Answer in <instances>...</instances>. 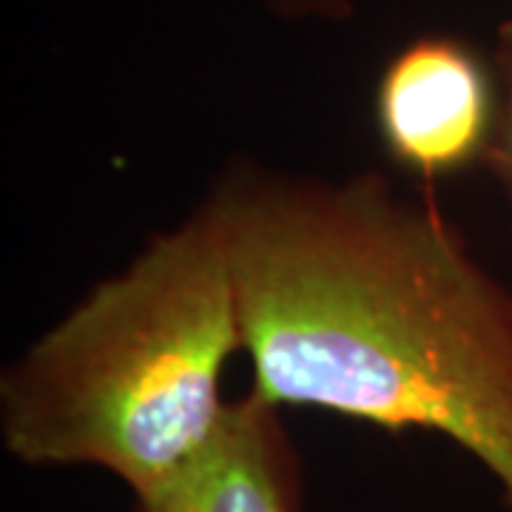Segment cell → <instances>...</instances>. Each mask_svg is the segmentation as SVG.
Returning a JSON list of instances; mask_svg holds the SVG:
<instances>
[{"instance_id":"6da1fadb","label":"cell","mask_w":512,"mask_h":512,"mask_svg":"<svg viewBox=\"0 0 512 512\" xmlns=\"http://www.w3.org/2000/svg\"><path fill=\"white\" fill-rule=\"evenodd\" d=\"M220 225L251 393L387 433H436L512 510V291L433 194L256 160L205 194Z\"/></svg>"},{"instance_id":"7a4b0ae2","label":"cell","mask_w":512,"mask_h":512,"mask_svg":"<svg viewBox=\"0 0 512 512\" xmlns=\"http://www.w3.org/2000/svg\"><path fill=\"white\" fill-rule=\"evenodd\" d=\"M234 356L231 259L200 202L3 367L0 439L26 467H92L143 498L217 436Z\"/></svg>"},{"instance_id":"3957f363","label":"cell","mask_w":512,"mask_h":512,"mask_svg":"<svg viewBox=\"0 0 512 512\" xmlns=\"http://www.w3.org/2000/svg\"><path fill=\"white\" fill-rule=\"evenodd\" d=\"M498 126V69L473 40L410 37L376 77L373 128L384 160L424 188L490 165Z\"/></svg>"},{"instance_id":"277c9868","label":"cell","mask_w":512,"mask_h":512,"mask_svg":"<svg viewBox=\"0 0 512 512\" xmlns=\"http://www.w3.org/2000/svg\"><path fill=\"white\" fill-rule=\"evenodd\" d=\"M285 410L245 393L231 399L217 436L131 512H302L305 473Z\"/></svg>"},{"instance_id":"5b68a950","label":"cell","mask_w":512,"mask_h":512,"mask_svg":"<svg viewBox=\"0 0 512 512\" xmlns=\"http://www.w3.org/2000/svg\"><path fill=\"white\" fill-rule=\"evenodd\" d=\"M493 60L498 69V80H501V126H498L490 168L498 174V183L507 194L512 225V18L504 20L498 29Z\"/></svg>"},{"instance_id":"8992f818","label":"cell","mask_w":512,"mask_h":512,"mask_svg":"<svg viewBox=\"0 0 512 512\" xmlns=\"http://www.w3.org/2000/svg\"><path fill=\"white\" fill-rule=\"evenodd\" d=\"M285 23H345L356 18L353 0H256Z\"/></svg>"}]
</instances>
